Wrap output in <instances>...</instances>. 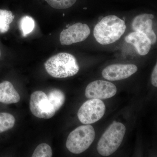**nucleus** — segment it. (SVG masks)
Instances as JSON below:
<instances>
[{"mask_svg": "<svg viewBox=\"0 0 157 157\" xmlns=\"http://www.w3.org/2000/svg\"><path fill=\"white\" fill-rule=\"evenodd\" d=\"M126 29L124 20L116 15H108L96 25L94 29V36L101 45H109L119 40Z\"/></svg>", "mask_w": 157, "mask_h": 157, "instance_id": "f257e3e1", "label": "nucleus"}, {"mask_svg": "<svg viewBox=\"0 0 157 157\" xmlns=\"http://www.w3.org/2000/svg\"><path fill=\"white\" fill-rule=\"evenodd\" d=\"M44 66L48 74L56 78L74 76L79 70L76 58L66 52L59 53L52 56L45 62Z\"/></svg>", "mask_w": 157, "mask_h": 157, "instance_id": "f03ea898", "label": "nucleus"}, {"mask_svg": "<svg viewBox=\"0 0 157 157\" xmlns=\"http://www.w3.org/2000/svg\"><path fill=\"white\" fill-rule=\"evenodd\" d=\"M125 132L126 128L123 124L113 122L98 142L97 146L98 153L104 156L113 154L120 146Z\"/></svg>", "mask_w": 157, "mask_h": 157, "instance_id": "7ed1b4c3", "label": "nucleus"}, {"mask_svg": "<svg viewBox=\"0 0 157 157\" xmlns=\"http://www.w3.org/2000/svg\"><path fill=\"white\" fill-rule=\"evenodd\" d=\"M95 135L94 129L90 125L80 126L70 133L66 146L73 153H81L90 147L94 140Z\"/></svg>", "mask_w": 157, "mask_h": 157, "instance_id": "20e7f679", "label": "nucleus"}, {"mask_svg": "<svg viewBox=\"0 0 157 157\" xmlns=\"http://www.w3.org/2000/svg\"><path fill=\"white\" fill-rule=\"evenodd\" d=\"M106 110L105 104L100 99H91L86 101L78 111L77 116L82 123L90 124L98 121Z\"/></svg>", "mask_w": 157, "mask_h": 157, "instance_id": "39448f33", "label": "nucleus"}, {"mask_svg": "<svg viewBox=\"0 0 157 157\" xmlns=\"http://www.w3.org/2000/svg\"><path fill=\"white\" fill-rule=\"evenodd\" d=\"M29 105L32 113L39 118L50 119L56 112L47 95L41 91H36L31 94Z\"/></svg>", "mask_w": 157, "mask_h": 157, "instance_id": "423d86ee", "label": "nucleus"}, {"mask_svg": "<svg viewBox=\"0 0 157 157\" xmlns=\"http://www.w3.org/2000/svg\"><path fill=\"white\" fill-rule=\"evenodd\" d=\"M90 33L88 26L78 22L63 30L60 35V42L62 45H70L82 42Z\"/></svg>", "mask_w": 157, "mask_h": 157, "instance_id": "0eeeda50", "label": "nucleus"}, {"mask_svg": "<svg viewBox=\"0 0 157 157\" xmlns=\"http://www.w3.org/2000/svg\"><path fill=\"white\" fill-rule=\"evenodd\" d=\"M117 92L116 86L112 82L98 80L89 83L86 88L85 96L88 99H109Z\"/></svg>", "mask_w": 157, "mask_h": 157, "instance_id": "6e6552de", "label": "nucleus"}, {"mask_svg": "<svg viewBox=\"0 0 157 157\" xmlns=\"http://www.w3.org/2000/svg\"><path fill=\"white\" fill-rule=\"evenodd\" d=\"M137 67L134 64H113L104 68L102 76L109 81H118L128 78L136 73Z\"/></svg>", "mask_w": 157, "mask_h": 157, "instance_id": "1a4fd4ad", "label": "nucleus"}, {"mask_svg": "<svg viewBox=\"0 0 157 157\" xmlns=\"http://www.w3.org/2000/svg\"><path fill=\"white\" fill-rule=\"evenodd\" d=\"M153 14H144L136 16L132 22V28L135 31L142 32L147 36L154 45L157 42V36L152 28Z\"/></svg>", "mask_w": 157, "mask_h": 157, "instance_id": "9d476101", "label": "nucleus"}, {"mask_svg": "<svg viewBox=\"0 0 157 157\" xmlns=\"http://www.w3.org/2000/svg\"><path fill=\"white\" fill-rule=\"evenodd\" d=\"M125 40L127 43L134 45L140 55H146L151 48L152 45L150 40L142 32L135 31L127 36Z\"/></svg>", "mask_w": 157, "mask_h": 157, "instance_id": "9b49d317", "label": "nucleus"}, {"mask_svg": "<svg viewBox=\"0 0 157 157\" xmlns=\"http://www.w3.org/2000/svg\"><path fill=\"white\" fill-rule=\"evenodd\" d=\"M20 97L11 82L5 81L0 83V102L6 104H15Z\"/></svg>", "mask_w": 157, "mask_h": 157, "instance_id": "f8f14e48", "label": "nucleus"}, {"mask_svg": "<svg viewBox=\"0 0 157 157\" xmlns=\"http://www.w3.org/2000/svg\"><path fill=\"white\" fill-rule=\"evenodd\" d=\"M47 97L49 102L53 106L56 111L59 110L64 103L65 94L60 90L58 89L51 90L48 93Z\"/></svg>", "mask_w": 157, "mask_h": 157, "instance_id": "ddd939ff", "label": "nucleus"}, {"mask_svg": "<svg viewBox=\"0 0 157 157\" xmlns=\"http://www.w3.org/2000/svg\"><path fill=\"white\" fill-rule=\"evenodd\" d=\"M14 17L11 11L0 9V33H5L9 30Z\"/></svg>", "mask_w": 157, "mask_h": 157, "instance_id": "4468645a", "label": "nucleus"}, {"mask_svg": "<svg viewBox=\"0 0 157 157\" xmlns=\"http://www.w3.org/2000/svg\"><path fill=\"white\" fill-rule=\"evenodd\" d=\"M19 27L23 36H26L31 33L35 28V21L31 16H23L19 22Z\"/></svg>", "mask_w": 157, "mask_h": 157, "instance_id": "2eb2a0df", "label": "nucleus"}, {"mask_svg": "<svg viewBox=\"0 0 157 157\" xmlns=\"http://www.w3.org/2000/svg\"><path fill=\"white\" fill-rule=\"evenodd\" d=\"M15 121L14 117L10 113H0V133L12 128L14 127Z\"/></svg>", "mask_w": 157, "mask_h": 157, "instance_id": "dca6fc26", "label": "nucleus"}, {"mask_svg": "<svg viewBox=\"0 0 157 157\" xmlns=\"http://www.w3.org/2000/svg\"><path fill=\"white\" fill-rule=\"evenodd\" d=\"M52 156L51 147L45 143L41 144L38 145L32 155L33 157H51Z\"/></svg>", "mask_w": 157, "mask_h": 157, "instance_id": "f3484780", "label": "nucleus"}, {"mask_svg": "<svg viewBox=\"0 0 157 157\" xmlns=\"http://www.w3.org/2000/svg\"><path fill=\"white\" fill-rule=\"evenodd\" d=\"M48 5L56 9H68L76 3V0H44Z\"/></svg>", "mask_w": 157, "mask_h": 157, "instance_id": "a211bd4d", "label": "nucleus"}, {"mask_svg": "<svg viewBox=\"0 0 157 157\" xmlns=\"http://www.w3.org/2000/svg\"><path fill=\"white\" fill-rule=\"evenodd\" d=\"M151 83L155 87L157 86V65L155 66L152 73L151 78Z\"/></svg>", "mask_w": 157, "mask_h": 157, "instance_id": "6ab92c4d", "label": "nucleus"}, {"mask_svg": "<svg viewBox=\"0 0 157 157\" xmlns=\"http://www.w3.org/2000/svg\"><path fill=\"white\" fill-rule=\"evenodd\" d=\"M1 51H0V57H1Z\"/></svg>", "mask_w": 157, "mask_h": 157, "instance_id": "aec40b11", "label": "nucleus"}]
</instances>
